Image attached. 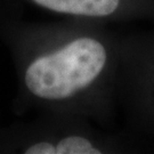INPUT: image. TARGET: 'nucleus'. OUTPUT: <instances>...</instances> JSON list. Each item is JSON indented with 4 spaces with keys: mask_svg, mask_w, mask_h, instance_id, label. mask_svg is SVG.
Instances as JSON below:
<instances>
[{
    "mask_svg": "<svg viewBox=\"0 0 154 154\" xmlns=\"http://www.w3.org/2000/svg\"><path fill=\"white\" fill-rule=\"evenodd\" d=\"M17 2L64 18L104 25L131 13L135 5L134 0H9V4Z\"/></svg>",
    "mask_w": 154,
    "mask_h": 154,
    "instance_id": "3",
    "label": "nucleus"
},
{
    "mask_svg": "<svg viewBox=\"0 0 154 154\" xmlns=\"http://www.w3.org/2000/svg\"><path fill=\"white\" fill-rule=\"evenodd\" d=\"M14 13L0 21L16 73L14 111L78 116L104 127L121 80L122 42L104 24L31 22Z\"/></svg>",
    "mask_w": 154,
    "mask_h": 154,
    "instance_id": "1",
    "label": "nucleus"
},
{
    "mask_svg": "<svg viewBox=\"0 0 154 154\" xmlns=\"http://www.w3.org/2000/svg\"><path fill=\"white\" fill-rule=\"evenodd\" d=\"M119 149L104 127L78 116L38 114L0 131V152L9 154H105Z\"/></svg>",
    "mask_w": 154,
    "mask_h": 154,
    "instance_id": "2",
    "label": "nucleus"
}]
</instances>
